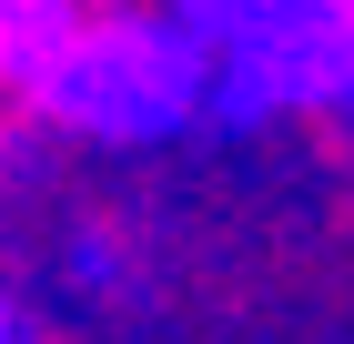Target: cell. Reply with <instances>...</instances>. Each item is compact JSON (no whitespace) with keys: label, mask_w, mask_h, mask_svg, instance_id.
Masks as SVG:
<instances>
[{"label":"cell","mask_w":354,"mask_h":344,"mask_svg":"<svg viewBox=\"0 0 354 344\" xmlns=\"http://www.w3.org/2000/svg\"><path fill=\"white\" fill-rule=\"evenodd\" d=\"M51 111H61V71H51V51H41V41H21V30L0 21V142L41 132Z\"/></svg>","instance_id":"obj_1"}]
</instances>
